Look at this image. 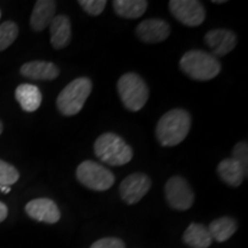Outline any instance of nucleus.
Returning a JSON list of instances; mask_svg holds the SVG:
<instances>
[{
    "mask_svg": "<svg viewBox=\"0 0 248 248\" xmlns=\"http://www.w3.org/2000/svg\"><path fill=\"white\" fill-rule=\"evenodd\" d=\"M191 129V115L181 108L169 110L161 117L156 125V138L161 146L171 147L186 138Z\"/></svg>",
    "mask_w": 248,
    "mask_h": 248,
    "instance_id": "f257e3e1",
    "label": "nucleus"
},
{
    "mask_svg": "<svg viewBox=\"0 0 248 248\" xmlns=\"http://www.w3.org/2000/svg\"><path fill=\"white\" fill-rule=\"evenodd\" d=\"M179 67L188 77L195 80H210L218 75L221 63L208 52L192 49L186 52L179 61Z\"/></svg>",
    "mask_w": 248,
    "mask_h": 248,
    "instance_id": "f03ea898",
    "label": "nucleus"
},
{
    "mask_svg": "<svg viewBox=\"0 0 248 248\" xmlns=\"http://www.w3.org/2000/svg\"><path fill=\"white\" fill-rule=\"evenodd\" d=\"M94 153L102 162L114 167L129 163L133 156L132 148L113 132L102 133L95 140Z\"/></svg>",
    "mask_w": 248,
    "mask_h": 248,
    "instance_id": "7ed1b4c3",
    "label": "nucleus"
},
{
    "mask_svg": "<svg viewBox=\"0 0 248 248\" xmlns=\"http://www.w3.org/2000/svg\"><path fill=\"white\" fill-rule=\"evenodd\" d=\"M92 91V82L88 77H78L70 82L57 98V108L62 115L78 114Z\"/></svg>",
    "mask_w": 248,
    "mask_h": 248,
    "instance_id": "20e7f679",
    "label": "nucleus"
},
{
    "mask_svg": "<svg viewBox=\"0 0 248 248\" xmlns=\"http://www.w3.org/2000/svg\"><path fill=\"white\" fill-rule=\"evenodd\" d=\"M117 91L124 106L131 111L140 110L150 97L147 84L135 73H128L121 76L117 82Z\"/></svg>",
    "mask_w": 248,
    "mask_h": 248,
    "instance_id": "39448f33",
    "label": "nucleus"
},
{
    "mask_svg": "<svg viewBox=\"0 0 248 248\" xmlns=\"http://www.w3.org/2000/svg\"><path fill=\"white\" fill-rule=\"evenodd\" d=\"M76 177L80 184L93 191H106L115 182L110 170L92 160L83 161L77 167Z\"/></svg>",
    "mask_w": 248,
    "mask_h": 248,
    "instance_id": "423d86ee",
    "label": "nucleus"
},
{
    "mask_svg": "<svg viewBox=\"0 0 248 248\" xmlns=\"http://www.w3.org/2000/svg\"><path fill=\"white\" fill-rule=\"evenodd\" d=\"M166 199L169 206L176 210H187L194 202V193L183 177L173 176L164 186Z\"/></svg>",
    "mask_w": 248,
    "mask_h": 248,
    "instance_id": "0eeeda50",
    "label": "nucleus"
},
{
    "mask_svg": "<svg viewBox=\"0 0 248 248\" xmlns=\"http://www.w3.org/2000/svg\"><path fill=\"white\" fill-rule=\"evenodd\" d=\"M169 9L179 22L187 27L200 26L206 18L203 5L197 0H171Z\"/></svg>",
    "mask_w": 248,
    "mask_h": 248,
    "instance_id": "6e6552de",
    "label": "nucleus"
},
{
    "mask_svg": "<svg viewBox=\"0 0 248 248\" xmlns=\"http://www.w3.org/2000/svg\"><path fill=\"white\" fill-rule=\"evenodd\" d=\"M152 182L148 176L141 172L129 175L120 185V194L123 201L135 204L140 201L150 191Z\"/></svg>",
    "mask_w": 248,
    "mask_h": 248,
    "instance_id": "1a4fd4ad",
    "label": "nucleus"
},
{
    "mask_svg": "<svg viewBox=\"0 0 248 248\" xmlns=\"http://www.w3.org/2000/svg\"><path fill=\"white\" fill-rule=\"evenodd\" d=\"M26 213L31 218L38 222L54 224L60 219V210H59L57 203L53 200L47 198H39V199L31 200L27 203Z\"/></svg>",
    "mask_w": 248,
    "mask_h": 248,
    "instance_id": "9d476101",
    "label": "nucleus"
},
{
    "mask_svg": "<svg viewBox=\"0 0 248 248\" xmlns=\"http://www.w3.org/2000/svg\"><path fill=\"white\" fill-rule=\"evenodd\" d=\"M204 43L212 49L214 57H224L229 54L237 45V36L226 29L210 30L204 36Z\"/></svg>",
    "mask_w": 248,
    "mask_h": 248,
    "instance_id": "9b49d317",
    "label": "nucleus"
},
{
    "mask_svg": "<svg viewBox=\"0 0 248 248\" xmlns=\"http://www.w3.org/2000/svg\"><path fill=\"white\" fill-rule=\"evenodd\" d=\"M136 33L139 39L145 43L155 44L163 42L170 35V26L160 18H148L142 21L136 28Z\"/></svg>",
    "mask_w": 248,
    "mask_h": 248,
    "instance_id": "f8f14e48",
    "label": "nucleus"
},
{
    "mask_svg": "<svg viewBox=\"0 0 248 248\" xmlns=\"http://www.w3.org/2000/svg\"><path fill=\"white\" fill-rule=\"evenodd\" d=\"M57 2L53 0H38L36 1L32 14L30 16V27L36 32L45 30L55 16Z\"/></svg>",
    "mask_w": 248,
    "mask_h": 248,
    "instance_id": "ddd939ff",
    "label": "nucleus"
},
{
    "mask_svg": "<svg viewBox=\"0 0 248 248\" xmlns=\"http://www.w3.org/2000/svg\"><path fill=\"white\" fill-rule=\"evenodd\" d=\"M21 75L35 80H53L60 74L53 62L31 61L24 63L20 69Z\"/></svg>",
    "mask_w": 248,
    "mask_h": 248,
    "instance_id": "4468645a",
    "label": "nucleus"
},
{
    "mask_svg": "<svg viewBox=\"0 0 248 248\" xmlns=\"http://www.w3.org/2000/svg\"><path fill=\"white\" fill-rule=\"evenodd\" d=\"M49 32H51V44L55 49L66 47L71 39L69 18L66 15H55L49 24Z\"/></svg>",
    "mask_w": 248,
    "mask_h": 248,
    "instance_id": "2eb2a0df",
    "label": "nucleus"
},
{
    "mask_svg": "<svg viewBox=\"0 0 248 248\" xmlns=\"http://www.w3.org/2000/svg\"><path fill=\"white\" fill-rule=\"evenodd\" d=\"M15 98L21 108L28 113H32L38 109L42 105V92L32 84H21L15 90Z\"/></svg>",
    "mask_w": 248,
    "mask_h": 248,
    "instance_id": "dca6fc26",
    "label": "nucleus"
},
{
    "mask_svg": "<svg viewBox=\"0 0 248 248\" xmlns=\"http://www.w3.org/2000/svg\"><path fill=\"white\" fill-rule=\"evenodd\" d=\"M217 173L223 182L233 187H237L243 183L245 176L240 164L232 157L224 159L219 162L217 167Z\"/></svg>",
    "mask_w": 248,
    "mask_h": 248,
    "instance_id": "f3484780",
    "label": "nucleus"
},
{
    "mask_svg": "<svg viewBox=\"0 0 248 248\" xmlns=\"http://www.w3.org/2000/svg\"><path fill=\"white\" fill-rule=\"evenodd\" d=\"M183 240L192 248H208L213 243V238L208 229L202 224H195V223L188 225L183 234Z\"/></svg>",
    "mask_w": 248,
    "mask_h": 248,
    "instance_id": "a211bd4d",
    "label": "nucleus"
},
{
    "mask_svg": "<svg viewBox=\"0 0 248 248\" xmlns=\"http://www.w3.org/2000/svg\"><path fill=\"white\" fill-rule=\"evenodd\" d=\"M237 222L231 217H221L210 223L208 229L213 240L215 239L218 243H224L228 239H230L234 232L237 231Z\"/></svg>",
    "mask_w": 248,
    "mask_h": 248,
    "instance_id": "6ab92c4d",
    "label": "nucleus"
},
{
    "mask_svg": "<svg viewBox=\"0 0 248 248\" xmlns=\"http://www.w3.org/2000/svg\"><path fill=\"white\" fill-rule=\"evenodd\" d=\"M148 2L145 0H115L113 7L115 13L124 18H138L146 12Z\"/></svg>",
    "mask_w": 248,
    "mask_h": 248,
    "instance_id": "aec40b11",
    "label": "nucleus"
},
{
    "mask_svg": "<svg viewBox=\"0 0 248 248\" xmlns=\"http://www.w3.org/2000/svg\"><path fill=\"white\" fill-rule=\"evenodd\" d=\"M18 35V27L13 21H6L0 24V52L8 48Z\"/></svg>",
    "mask_w": 248,
    "mask_h": 248,
    "instance_id": "412c9836",
    "label": "nucleus"
},
{
    "mask_svg": "<svg viewBox=\"0 0 248 248\" xmlns=\"http://www.w3.org/2000/svg\"><path fill=\"white\" fill-rule=\"evenodd\" d=\"M20 178V172L14 166L0 160V186H11Z\"/></svg>",
    "mask_w": 248,
    "mask_h": 248,
    "instance_id": "4be33fe9",
    "label": "nucleus"
},
{
    "mask_svg": "<svg viewBox=\"0 0 248 248\" xmlns=\"http://www.w3.org/2000/svg\"><path fill=\"white\" fill-rule=\"evenodd\" d=\"M232 159L240 164L244 170V175L248 173V146L246 141H239L232 151Z\"/></svg>",
    "mask_w": 248,
    "mask_h": 248,
    "instance_id": "5701e85b",
    "label": "nucleus"
},
{
    "mask_svg": "<svg viewBox=\"0 0 248 248\" xmlns=\"http://www.w3.org/2000/svg\"><path fill=\"white\" fill-rule=\"evenodd\" d=\"M78 4L88 14L92 16H98L104 12L107 1L106 0H79Z\"/></svg>",
    "mask_w": 248,
    "mask_h": 248,
    "instance_id": "b1692460",
    "label": "nucleus"
},
{
    "mask_svg": "<svg viewBox=\"0 0 248 248\" xmlns=\"http://www.w3.org/2000/svg\"><path fill=\"white\" fill-rule=\"evenodd\" d=\"M90 248H125V245L119 238H102L93 243Z\"/></svg>",
    "mask_w": 248,
    "mask_h": 248,
    "instance_id": "393cba45",
    "label": "nucleus"
},
{
    "mask_svg": "<svg viewBox=\"0 0 248 248\" xmlns=\"http://www.w3.org/2000/svg\"><path fill=\"white\" fill-rule=\"evenodd\" d=\"M8 215V208L5 203L0 202V223L4 222Z\"/></svg>",
    "mask_w": 248,
    "mask_h": 248,
    "instance_id": "a878e982",
    "label": "nucleus"
},
{
    "mask_svg": "<svg viewBox=\"0 0 248 248\" xmlns=\"http://www.w3.org/2000/svg\"><path fill=\"white\" fill-rule=\"evenodd\" d=\"M0 191H1L2 193H9V192H11V188H9V186H0Z\"/></svg>",
    "mask_w": 248,
    "mask_h": 248,
    "instance_id": "bb28decb",
    "label": "nucleus"
},
{
    "mask_svg": "<svg viewBox=\"0 0 248 248\" xmlns=\"http://www.w3.org/2000/svg\"><path fill=\"white\" fill-rule=\"evenodd\" d=\"M214 4H224L225 0H214Z\"/></svg>",
    "mask_w": 248,
    "mask_h": 248,
    "instance_id": "cd10ccee",
    "label": "nucleus"
},
{
    "mask_svg": "<svg viewBox=\"0 0 248 248\" xmlns=\"http://www.w3.org/2000/svg\"><path fill=\"white\" fill-rule=\"evenodd\" d=\"M2 130H4V125H2L1 121H0V135H1V133H2Z\"/></svg>",
    "mask_w": 248,
    "mask_h": 248,
    "instance_id": "c85d7f7f",
    "label": "nucleus"
},
{
    "mask_svg": "<svg viewBox=\"0 0 248 248\" xmlns=\"http://www.w3.org/2000/svg\"><path fill=\"white\" fill-rule=\"evenodd\" d=\"M0 17H1V11H0Z\"/></svg>",
    "mask_w": 248,
    "mask_h": 248,
    "instance_id": "c756f323",
    "label": "nucleus"
}]
</instances>
